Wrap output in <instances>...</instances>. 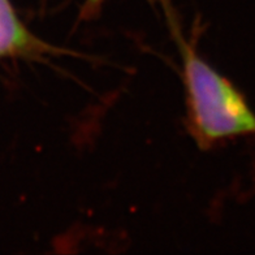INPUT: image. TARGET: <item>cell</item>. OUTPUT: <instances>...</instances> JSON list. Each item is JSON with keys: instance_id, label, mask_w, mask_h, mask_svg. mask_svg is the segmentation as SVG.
I'll list each match as a JSON object with an SVG mask.
<instances>
[{"instance_id": "cell-1", "label": "cell", "mask_w": 255, "mask_h": 255, "mask_svg": "<svg viewBox=\"0 0 255 255\" xmlns=\"http://www.w3.org/2000/svg\"><path fill=\"white\" fill-rule=\"evenodd\" d=\"M189 131L199 147L239 135L255 134V114L231 81L203 60L177 34Z\"/></svg>"}, {"instance_id": "cell-2", "label": "cell", "mask_w": 255, "mask_h": 255, "mask_svg": "<svg viewBox=\"0 0 255 255\" xmlns=\"http://www.w3.org/2000/svg\"><path fill=\"white\" fill-rule=\"evenodd\" d=\"M55 51L25 26L9 0H0V59L33 57Z\"/></svg>"}, {"instance_id": "cell-3", "label": "cell", "mask_w": 255, "mask_h": 255, "mask_svg": "<svg viewBox=\"0 0 255 255\" xmlns=\"http://www.w3.org/2000/svg\"><path fill=\"white\" fill-rule=\"evenodd\" d=\"M102 0H88L86 1V9H97V7L101 4Z\"/></svg>"}]
</instances>
